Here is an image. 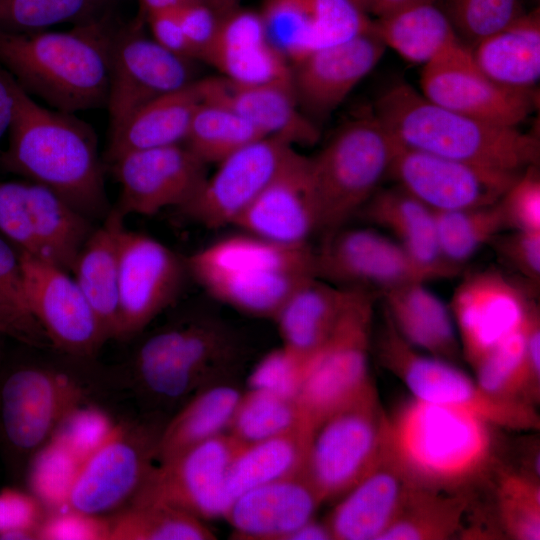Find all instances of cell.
I'll list each match as a JSON object with an SVG mask.
<instances>
[{
    "label": "cell",
    "instance_id": "obj_45",
    "mask_svg": "<svg viewBox=\"0 0 540 540\" xmlns=\"http://www.w3.org/2000/svg\"><path fill=\"white\" fill-rule=\"evenodd\" d=\"M0 334L35 349H52L32 315L24 289L19 251L0 234Z\"/></svg>",
    "mask_w": 540,
    "mask_h": 540
},
{
    "label": "cell",
    "instance_id": "obj_42",
    "mask_svg": "<svg viewBox=\"0 0 540 540\" xmlns=\"http://www.w3.org/2000/svg\"><path fill=\"white\" fill-rule=\"evenodd\" d=\"M108 540H211L214 532L204 521L178 509L131 503L109 518Z\"/></svg>",
    "mask_w": 540,
    "mask_h": 540
},
{
    "label": "cell",
    "instance_id": "obj_46",
    "mask_svg": "<svg viewBox=\"0 0 540 540\" xmlns=\"http://www.w3.org/2000/svg\"><path fill=\"white\" fill-rule=\"evenodd\" d=\"M300 425L304 424L295 400L248 388L240 397L227 433L248 444L285 433Z\"/></svg>",
    "mask_w": 540,
    "mask_h": 540
},
{
    "label": "cell",
    "instance_id": "obj_24",
    "mask_svg": "<svg viewBox=\"0 0 540 540\" xmlns=\"http://www.w3.org/2000/svg\"><path fill=\"white\" fill-rule=\"evenodd\" d=\"M259 13L269 40L292 64L372 25L353 0H263Z\"/></svg>",
    "mask_w": 540,
    "mask_h": 540
},
{
    "label": "cell",
    "instance_id": "obj_1",
    "mask_svg": "<svg viewBox=\"0 0 540 540\" xmlns=\"http://www.w3.org/2000/svg\"><path fill=\"white\" fill-rule=\"evenodd\" d=\"M9 133L4 168L52 190L92 221L108 215L97 137L87 123L44 108L16 82Z\"/></svg>",
    "mask_w": 540,
    "mask_h": 540
},
{
    "label": "cell",
    "instance_id": "obj_64",
    "mask_svg": "<svg viewBox=\"0 0 540 540\" xmlns=\"http://www.w3.org/2000/svg\"><path fill=\"white\" fill-rule=\"evenodd\" d=\"M4 337L2 334H0V339ZM3 360H2V355H1V351H0V365L2 364Z\"/></svg>",
    "mask_w": 540,
    "mask_h": 540
},
{
    "label": "cell",
    "instance_id": "obj_61",
    "mask_svg": "<svg viewBox=\"0 0 540 540\" xmlns=\"http://www.w3.org/2000/svg\"><path fill=\"white\" fill-rule=\"evenodd\" d=\"M285 540H333L326 522L311 519L292 531Z\"/></svg>",
    "mask_w": 540,
    "mask_h": 540
},
{
    "label": "cell",
    "instance_id": "obj_43",
    "mask_svg": "<svg viewBox=\"0 0 540 540\" xmlns=\"http://www.w3.org/2000/svg\"><path fill=\"white\" fill-rule=\"evenodd\" d=\"M434 215L439 251L449 265L460 271L482 246L506 230L498 202Z\"/></svg>",
    "mask_w": 540,
    "mask_h": 540
},
{
    "label": "cell",
    "instance_id": "obj_49",
    "mask_svg": "<svg viewBox=\"0 0 540 540\" xmlns=\"http://www.w3.org/2000/svg\"><path fill=\"white\" fill-rule=\"evenodd\" d=\"M80 464L67 447L51 438L28 464L26 476L31 493L50 512L66 508Z\"/></svg>",
    "mask_w": 540,
    "mask_h": 540
},
{
    "label": "cell",
    "instance_id": "obj_20",
    "mask_svg": "<svg viewBox=\"0 0 540 540\" xmlns=\"http://www.w3.org/2000/svg\"><path fill=\"white\" fill-rule=\"evenodd\" d=\"M324 235L314 249L315 275L335 286L381 294L430 281L398 242L374 229L345 225Z\"/></svg>",
    "mask_w": 540,
    "mask_h": 540
},
{
    "label": "cell",
    "instance_id": "obj_60",
    "mask_svg": "<svg viewBox=\"0 0 540 540\" xmlns=\"http://www.w3.org/2000/svg\"><path fill=\"white\" fill-rule=\"evenodd\" d=\"M369 17L375 19L388 15L406 5L422 0H353ZM437 1V0H433Z\"/></svg>",
    "mask_w": 540,
    "mask_h": 540
},
{
    "label": "cell",
    "instance_id": "obj_35",
    "mask_svg": "<svg viewBox=\"0 0 540 540\" xmlns=\"http://www.w3.org/2000/svg\"><path fill=\"white\" fill-rule=\"evenodd\" d=\"M201 102L196 80L146 103L110 134L106 160L112 163L128 152L183 144Z\"/></svg>",
    "mask_w": 540,
    "mask_h": 540
},
{
    "label": "cell",
    "instance_id": "obj_18",
    "mask_svg": "<svg viewBox=\"0 0 540 540\" xmlns=\"http://www.w3.org/2000/svg\"><path fill=\"white\" fill-rule=\"evenodd\" d=\"M141 25L117 30L114 38L106 102L110 134L146 103L196 81L192 60L163 48Z\"/></svg>",
    "mask_w": 540,
    "mask_h": 540
},
{
    "label": "cell",
    "instance_id": "obj_11",
    "mask_svg": "<svg viewBox=\"0 0 540 540\" xmlns=\"http://www.w3.org/2000/svg\"><path fill=\"white\" fill-rule=\"evenodd\" d=\"M93 222L41 184L0 181V234L19 252L72 273Z\"/></svg>",
    "mask_w": 540,
    "mask_h": 540
},
{
    "label": "cell",
    "instance_id": "obj_6",
    "mask_svg": "<svg viewBox=\"0 0 540 540\" xmlns=\"http://www.w3.org/2000/svg\"><path fill=\"white\" fill-rule=\"evenodd\" d=\"M240 352L238 338L222 323L187 319L143 338L131 371L146 399L164 407L182 405L201 387L231 377Z\"/></svg>",
    "mask_w": 540,
    "mask_h": 540
},
{
    "label": "cell",
    "instance_id": "obj_44",
    "mask_svg": "<svg viewBox=\"0 0 540 540\" xmlns=\"http://www.w3.org/2000/svg\"><path fill=\"white\" fill-rule=\"evenodd\" d=\"M265 136L228 107L200 103L191 120L184 145L205 164L218 163L243 146Z\"/></svg>",
    "mask_w": 540,
    "mask_h": 540
},
{
    "label": "cell",
    "instance_id": "obj_48",
    "mask_svg": "<svg viewBox=\"0 0 540 540\" xmlns=\"http://www.w3.org/2000/svg\"><path fill=\"white\" fill-rule=\"evenodd\" d=\"M112 0H0V29L33 32L63 23L80 24L106 13Z\"/></svg>",
    "mask_w": 540,
    "mask_h": 540
},
{
    "label": "cell",
    "instance_id": "obj_25",
    "mask_svg": "<svg viewBox=\"0 0 540 540\" xmlns=\"http://www.w3.org/2000/svg\"><path fill=\"white\" fill-rule=\"evenodd\" d=\"M385 48L372 28L294 63L291 80L301 110L316 117L327 116L377 65Z\"/></svg>",
    "mask_w": 540,
    "mask_h": 540
},
{
    "label": "cell",
    "instance_id": "obj_55",
    "mask_svg": "<svg viewBox=\"0 0 540 540\" xmlns=\"http://www.w3.org/2000/svg\"><path fill=\"white\" fill-rule=\"evenodd\" d=\"M498 256L536 290L540 281V232L511 230L497 235L491 243Z\"/></svg>",
    "mask_w": 540,
    "mask_h": 540
},
{
    "label": "cell",
    "instance_id": "obj_52",
    "mask_svg": "<svg viewBox=\"0 0 540 540\" xmlns=\"http://www.w3.org/2000/svg\"><path fill=\"white\" fill-rule=\"evenodd\" d=\"M538 165L524 169L499 199L506 230L540 232Z\"/></svg>",
    "mask_w": 540,
    "mask_h": 540
},
{
    "label": "cell",
    "instance_id": "obj_31",
    "mask_svg": "<svg viewBox=\"0 0 540 540\" xmlns=\"http://www.w3.org/2000/svg\"><path fill=\"white\" fill-rule=\"evenodd\" d=\"M359 214L389 230L430 280L451 278L461 272L449 265L439 251L434 211L399 186L378 189Z\"/></svg>",
    "mask_w": 540,
    "mask_h": 540
},
{
    "label": "cell",
    "instance_id": "obj_8",
    "mask_svg": "<svg viewBox=\"0 0 540 540\" xmlns=\"http://www.w3.org/2000/svg\"><path fill=\"white\" fill-rule=\"evenodd\" d=\"M374 301L373 293L350 289L332 333L303 368L295 402L313 432L334 414L377 396L369 370Z\"/></svg>",
    "mask_w": 540,
    "mask_h": 540
},
{
    "label": "cell",
    "instance_id": "obj_30",
    "mask_svg": "<svg viewBox=\"0 0 540 540\" xmlns=\"http://www.w3.org/2000/svg\"><path fill=\"white\" fill-rule=\"evenodd\" d=\"M409 483L384 457L344 494L327 520L333 540H381L404 501Z\"/></svg>",
    "mask_w": 540,
    "mask_h": 540
},
{
    "label": "cell",
    "instance_id": "obj_59",
    "mask_svg": "<svg viewBox=\"0 0 540 540\" xmlns=\"http://www.w3.org/2000/svg\"><path fill=\"white\" fill-rule=\"evenodd\" d=\"M16 81L7 71L0 69V140L9 131L15 110Z\"/></svg>",
    "mask_w": 540,
    "mask_h": 540
},
{
    "label": "cell",
    "instance_id": "obj_50",
    "mask_svg": "<svg viewBox=\"0 0 540 540\" xmlns=\"http://www.w3.org/2000/svg\"><path fill=\"white\" fill-rule=\"evenodd\" d=\"M457 35L472 45L505 28L523 12L519 0H446Z\"/></svg>",
    "mask_w": 540,
    "mask_h": 540
},
{
    "label": "cell",
    "instance_id": "obj_14",
    "mask_svg": "<svg viewBox=\"0 0 540 540\" xmlns=\"http://www.w3.org/2000/svg\"><path fill=\"white\" fill-rule=\"evenodd\" d=\"M160 431L142 423L115 424L81 462L66 507L101 516L130 503L156 463Z\"/></svg>",
    "mask_w": 540,
    "mask_h": 540
},
{
    "label": "cell",
    "instance_id": "obj_36",
    "mask_svg": "<svg viewBox=\"0 0 540 540\" xmlns=\"http://www.w3.org/2000/svg\"><path fill=\"white\" fill-rule=\"evenodd\" d=\"M242 393L231 377L198 389L161 429L156 463L227 432Z\"/></svg>",
    "mask_w": 540,
    "mask_h": 540
},
{
    "label": "cell",
    "instance_id": "obj_58",
    "mask_svg": "<svg viewBox=\"0 0 540 540\" xmlns=\"http://www.w3.org/2000/svg\"><path fill=\"white\" fill-rule=\"evenodd\" d=\"M145 22L149 26L151 37L163 48L183 58L195 59L194 52L180 25L176 9L153 13L146 18Z\"/></svg>",
    "mask_w": 540,
    "mask_h": 540
},
{
    "label": "cell",
    "instance_id": "obj_62",
    "mask_svg": "<svg viewBox=\"0 0 540 540\" xmlns=\"http://www.w3.org/2000/svg\"><path fill=\"white\" fill-rule=\"evenodd\" d=\"M190 0H138L139 18L136 22L142 23L146 18L156 12L173 10Z\"/></svg>",
    "mask_w": 540,
    "mask_h": 540
},
{
    "label": "cell",
    "instance_id": "obj_39",
    "mask_svg": "<svg viewBox=\"0 0 540 540\" xmlns=\"http://www.w3.org/2000/svg\"><path fill=\"white\" fill-rule=\"evenodd\" d=\"M313 434L300 425L285 433L243 444L227 471L226 489L231 500L256 486L305 472Z\"/></svg>",
    "mask_w": 540,
    "mask_h": 540
},
{
    "label": "cell",
    "instance_id": "obj_5",
    "mask_svg": "<svg viewBox=\"0 0 540 540\" xmlns=\"http://www.w3.org/2000/svg\"><path fill=\"white\" fill-rule=\"evenodd\" d=\"M184 260L188 275L211 297L238 311L271 319L299 285L316 276L310 244L285 245L244 231Z\"/></svg>",
    "mask_w": 540,
    "mask_h": 540
},
{
    "label": "cell",
    "instance_id": "obj_19",
    "mask_svg": "<svg viewBox=\"0 0 540 540\" xmlns=\"http://www.w3.org/2000/svg\"><path fill=\"white\" fill-rule=\"evenodd\" d=\"M296 150L277 137H264L231 153L179 209L198 224L235 225Z\"/></svg>",
    "mask_w": 540,
    "mask_h": 540
},
{
    "label": "cell",
    "instance_id": "obj_40",
    "mask_svg": "<svg viewBox=\"0 0 540 540\" xmlns=\"http://www.w3.org/2000/svg\"><path fill=\"white\" fill-rule=\"evenodd\" d=\"M467 492L450 493L409 484L397 517L381 540H443L463 530Z\"/></svg>",
    "mask_w": 540,
    "mask_h": 540
},
{
    "label": "cell",
    "instance_id": "obj_41",
    "mask_svg": "<svg viewBox=\"0 0 540 540\" xmlns=\"http://www.w3.org/2000/svg\"><path fill=\"white\" fill-rule=\"evenodd\" d=\"M526 325L514 333L474 367L475 380L489 394L499 398L536 406L540 395V370L526 355Z\"/></svg>",
    "mask_w": 540,
    "mask_h": 540
},
{
    "label": "cell",
    "instance_id": "obj_53",
    "mask_svg": "<svg viewBox=\"0 0 540 540\" xmlns=\"http://www.w3.org/2000/svg\"><path fill=\"white\" fill-rule=\"evenodd\" d=\"M304 366L305 363L281 346L254 366L247 380L248 388L295 400Z\"/></svg>",
    "mask_w": 540,
    "mask_h": 540
},
{
    "label": "cell",
    "instance_id": "obj_32",
    "mask_svg": "<svg viewBox=\"0 0 540 540\" xmlns=\"http://www.w3.org/2000/svg\"><path fill=\"white\" fill-rule=\"evenodd\" d=\"M385 316L411 346L453 362L461 347L447 306L423 282L404 284L381 293Z\"/></svg>",
    "mask_w": 540,
    "mask_h": 540
},
{
    "label": "cell",
    "instance_id": "obj_26",
    "mask_svg": "<svg viewBox=\"0 0 540 540\" xmlns=\"http://www.w3.org/2000/svg\"><path fill=\"white\" fill-rule=\"evenodd\" d=\"M234 226L280 244H310L319 229L309 157L295 151Z\"/></svg>",
    "mask_w": 540,
    "mask_h": 540
},
{
    "label": "cell",
    "instance_id": "obj_22",
    "mask_svg": "<svg viewBox=\"0 0 540 540\" xmlns=\"http://www.w3.org/2000/svg\"><path fill=\"white\" fill-rule=\"evenodd\" d=\"M519 174L475 166L399 143L389 171L397 186L434 212L494 204Z\"/></svg>",
    "mask_w": 540,
    "mask_h": 540
},
{
    "label": "cell",
    "instance_id": "obj_17",
    "mask_svg": "<svg viewBox=\"0 0 540 540\" xmlns=\"http://www.w3.org/2000/svg\"><path fill=\"white\" fill-rule=\"evenodd\" d=\"M421 93L430 101L492 124L518 127L535 107L532 89L502 86L475 63L462 41L424 65Z\"/></svg>",
    "mask_w": 540,
    "mask_h": 540
},
{
    "label": "cell",
    "instance_id": "obj_27",
    "mask_svg": "<svg viewBox=\"0 0 540 540\" xmlns=\"http://www.w3.org/2000/svg\"><path fill=\"white\" fill-rule=\"evenodd\" d=\"M204 101L222 104L251 123L265 137L291 145H313L319 131L301 110L291 78L242 84L225 77L197 80Z\"/></svg>",
    "mask_w": 540,
    "mask_h": 540
},
{
    "label": "cell",
    "instance_id": "obj_28",
    "mask_svg": "<svg viewBox=\"0 0 540 540\" xmlns=\"http://www.w3.org/2000/svg\"><path fill=\"white\" fill-rule=\"evenodd\" d=\"M322 504L305 472L256 486L235 497L224 518L237 539L285 540Z\"/></svg>",
    "mask_w": 540,
    "mask_h": 540
},
{
    "label": "cell",
    "instance_id": "obj_29",
    "mask_svg": "<svg viewBox=\"0 0 540 540\" xmlns=\"http://www.w3.org/2000/svg\"><path fill=\"white\" fill-rule=\"evenodd\" d=\"M203 61L242 84L291 78V67L269 40L259 12L232 7L220 19Z\"/></svg>",
    "mask_w": 540,
    "mask_h": 540
},
{
    "label": "cell",
    "instance_id": "obj_38",
    "mask_svg": "<svg viewBox=\"0 0 540 540\" xmlns=\"http://www.w3.org/2000/svg\"><path fill=\"white\" fill-rule=\"evenodd\" d=\"M373 30L386 47L415 64L426 65L461 41L446 12L433 0L374 19Z\"/></svg>",
    "mask_w": 540,
    "mask_h": 540
},
{
    "label": "cell",
    "instance_id": "obj_37",
    "mask_svg": "<svg viewBox=\"0 0 540 540\" xmlns=\"http://www.w3.org/2000/svg\"><path fill=\"white\" fill-rule=\"evenodd\" d=\"M477 66L498 84L532 89L540 77V12L522 13L469 47Z\"/></svg>",
    "mask_w": 540,
    "mask_h": 540
},
{
    "label": "cell",
    "instance_id": "obj_3",
    "mask_svg": "<svg viewBox=\"0 0 540 540\" xmlns=\"http://www.w3.org/2000/svg\"><path fill=\"white\" fill-rule=\"evenodd\" d=\"M116 32L107 14L67 31L0 29V62L28 94L74 114L106 105Z\"/></svg>",
    "mask_w": 540,
    "mask_h": 540
},
{
    "label": "cell",
    "instance_id": "obj_4",
    "mask_svg": "<svg viewBox=\"0 0 540 540\" xmlns=\"http://www.w3.org/2000/svg\"><path fill=\"white\" fill-rule=\"evenodd\" d=\"M373 113L408 148L513 174L538 165L535 135L445 108L404 82L386 88Z\"/></svg>",
    "mask_w": 540,
    "mask_h": 540
},
{
    "label": "cell",
    "instance_id": "obj_63",
    "mask_svg": "<svg viewBox=\"0 0 540 540\" xmlns=\"http://www.w3.org/2000/svg\"><path fill=\"white\" fill-rule=\"evenodd\" d=\"M209 1L221 11H225L227 9L235 7V4L238 0H209Z\"/></svg>",
    "mask_w": 540,
    "mask_h": 540
},
{
    "label": "cell",
    "instance_id": "obj_23",
    "mask_svg": "<svg viewBox=\"0 0 540 540\" xmlns=\"http://www.w3.org/2000/svg\"><path fill=\"white\" fill-rule=\"evenodd\" d=\"M110 164L120 184L118 202L111 209L123 218L180 208L207 177V164L184 144L128 152Z\"/></svg>",
    "mask_w": 540,
    "mask_h": 540
},
{
    "label": "cell",
    "instance_id": "obj_13",
    "mask_svg": "<svg viewBox=\"0 0 540 540\" xmlns=\"http://www.w3.org/2000/svg\"><path fill=\"white\" fill-rule=\"evenodd\" d=\"M244 443L222 433L155 463L130 501L169 506L202 521L225 516L229 465Z\"/></svg>",
    "mask_w": 540,
    "mask_h": 540
},
{
    "label": "cell",
    "instance_id": "obj_12",
    "mask_svg": "<svg viewBox=\"0 0 540 540\" xmlns=\"http://www.w3.org/2000/svg\"><path fill=\"white\" fill-rule=\"evenodd\" d=\"M385 421L374 396L334 414L315 430L305 475L322 503L341 498L382 460Z\"/></svg>",
    "mask_w": 540,
    "mask_h": 540
},
{
    "label": "cell",
    "instance_id": "obj_54",
    "mask_svg": "<svg viewBox=\"0 0 540 540\" xmlns=\"http://www.w3.org/2000/svg\"><path fill=\"white\" fill-rule=\"evenodd\" d=\"M109 518L68 507L46 514L37 532L40 540H108Z\"/></svg>",
    "mask_w": 540,
    "mask_h": 540
},
{
    "label": "cell",
    "instance_id": "obj_56",
    "mask_svg": "<svg viewBox=\"0 0 540 540\" xmlns=\"http://www.w3.org/2000/svg\"><path fill=\"white\" fill-rule=\"evenodd\" d=\"M223 12L209 0H190L176 9L195 59H204L216 36Z\"/></svg>",
    "mask_w": 540,
    "mask_h": 540
},
{
    "label": "cell",
    "instance_id": "obj_51",
    "mask_svg": "<svg viewBox=\"0 0 540 540\" xmlns=\"http://www.w3.org/2000/svg\"><path fill=\"white\" fill-rule=\"evenodd\" d=\"M114 426L105 411L82 403L65 416L51 438L82 462L106 440Z\"/></svg>",
    "mask_w": 540,
    "mask_h": 540
},
{
    "label": "cell",
    "instance_id": "obj_15",
    "mask_svg": "<svg viewBox=\"0 0 540 540\" xmlns=\"http://www.w3.org/2000/svg\"><path fill=\"white\" fill-rule=\"evenodd\" d=\"M531 292L535 290L496 269L463 277L449 308L461 352L472 367L526 325L538 307Z\"/></svg>",
    "mask_w": 540,
    "mask_h": 540
},
{
    "label": "cell",
    "instance_id": "obj_47",
    "mask_svg": "<svg viewBox=\"0 0 540 540\" xmlns=\"http://www.w3.org/2000/svg\"><path fill=\"white\" fill-rule=\"evenodd\" d=\"M495 511L499 528L509 538L539 540V479L520 470H501L495 486Z\"/></svg>",
    "mask_w": 540,
    "mask_h": 540
},
{
    "label": "cell",
    "instance_id": "obj_16",
    "mask_svg": "<svg viewBox=\"0 0 540 540\" xmlns=\"http://www.w3.org/2000/svg\"><path fill=\"white\" fill-rule=\"evenodd\" d=\"M189 276L185 260L157 239L125 227L119 240L116 338L141 333L178 298Z\"/></svg>",
    "mask_w": 540,
    "mask_h": 540
},
{
    "label": "cell",
    "instance_id": "obj_2",
    "mask_svg": "<svg viewBox=\"0 0 540 540\" xmlns=\"http://www.w3.org/2000/svg\"><path fill=\"white\" fill-rule=\"evenodd\" d=\"M493 428L474 414L412 397L386 416L383 455L413 486L468 492L492 468Z\"/></svg>",
    "mask_w": 540,
    "mask_h": 540
},
{
    "label": "cell",
    "instance_id": "obj_9",
    "mask_svg": "<svg viewBox=\"0 0 540 540\" xmlns=\"http://www.w3.org/2000/svg\"><path fill=\"white\" fill-rule=\"evenodd\" d=\"M78 380L61 365L24 359L0 365V452L21 475L61 421L83 403Z\"/></svg>",
    "mask_w": 540,
    "mask_h": 540
},
{
    "label": "cell",
    "instance_id": "obj_57",
    "mask_svg": "<svg viewBox=\"0 0 540 540\" xmlns=\"http://www.w3.org/2000/svg\"><path fill=\"white\" fill-rule=\"evenodd\" d=\"M44 505L32 494L16 488L0 490V540L11 532H26L37 539L46 514Z\"/></svg>",
    "mask_w": 540,
    "mask_h": 540
},
{
    "label": "cell",
    "instance_id": "obj_21",
    "mask_svg": "<svg viewBox=\"0 0 540 540\" xmlns=\"http://www.w3.org/2000/svg\"><path fill=\"white\" fill-rule=\"evenodd\" d=\"M19 255L29 309L52 349L93 358L108 339L74 277L53 264Z\"/></svg>",
    "mask_w": 540,
    "mask_h": 540
},
{
    "label": "cell",
    "instance_id": "obj_10",
    "mask_svg": "<svg viewBox=\"0 0 540 540\" xmlns=\"http://www.w3.org/2000/svg\"><path fill=\"white\" fill-rule=\"evenodd\" d=\"M386 323L377 341L380 362L407 386L412 397L474 414L494 427L539 428L535 406L496 397L453 362L414 348Z\"/></svg>",
    "mask_w": 540,
    "mask_h": 540
},
{
    "label": "cell",
    "instance_id": "obj_34",
    "mask_svg": "<svg viewBox=\"0 0 540 540\" xmlns=\"http://www.w3.org/2000/svg\"><path fill=\"white\" fill-rule=\"evenodd\" d=\"M124 218L114 210L82 245L72 275L107 339H115L119 314V240Z\"/></svg>",
    "mask_w": 540,
    "mask_h": 540
},
{
    "label": "cell",
    "instance_id": "obj_33",
    "mask_svg": "<svg viewBox=\"0 0 540 540\" xmlns=\"http://www.w3.org/2000/svg\"><path fill=\"white\" fill-rule=\"evenodd\" d=\"M349 294L317 276L304 281L273 317L282 346L306 364L332 333Z\"/></svg>",
    "mask_w": 540,
    "mask_h": 540
},
{
    "label": "cell",
    "instance_id": "obj_7",
    "mask_svg": "<svg viewBox=\"0 0 540 540\" xmlns=\"http://www.w3.org/2000/svg\"><path fill=\"white\" fill-rule=\"evenodd\" d=\"M397 146L372 111L347 122L309 157L319 232L343 227L359 214L389 175Z\"/></svg>",
    "mask_w": 540,
    "mask_h": 540
}]
</instances>
